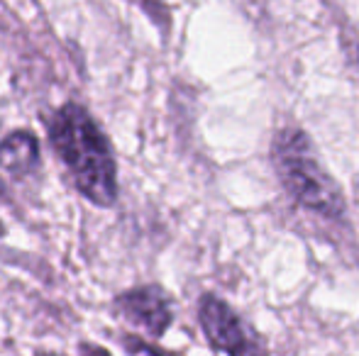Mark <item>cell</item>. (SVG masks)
<instances>
[{
	"label": "cell",
	"mask_w": 359,
	"mask_h": 356,
	"mask_svg": "<svg viewBox=\"0 0 359 356\" xmlns=\"http://www.w3.org/2000/svg\"><path fill=\"white\" fill-rule=\"evenodd\" d=\"M271 164L288 198L303 210L327 220H342L347 203L332 173L323 166L311 134L301 127L286 124L274 134Z\"/></svg>",
	"instance_id": "7a4b0ae2"
},
{
	"label": "cell",
	"mask_w": 359,
	"mask_h": 356,
	"mask_svg": "<svg viewBox=\"0 0 359 356\" xmlns=\"http://www.w3.org/2000/svg\"><path fill=\"white\" fill-rule=\"evenodd\" d=\"M350 57H352V62H355V66H357V71H359V44H352Z\"/></svg>",
	"instance_id": "ba28073f"
},
{
	"label": "cell",
	"mask_w": 359,
	"mask_h": 356,
	"mask_svg": "<svg viewBox=\"0 0 359 356\" xmlns=\"http://www.w3.org/2000/svg\"><path fill=\"white\" fill-rule=\"evenodd\" d=\"M113 313L147 337L161 339L174 322V300L156 283L135 285L115 295Z\"/></svg>",
	"instance_id": "277c9868"
},
{
	"label": "cell",
	"mask_w": 359,
	"mask_h": 356,
	"mask_svg": "<svg viewBox=\"0 0 359 356\" xmlns=\"http://www.w3.org/2000/svg\"><path fill=\"white\" fill-rule=\"evenodd\" d=\"M49 144L67 166L76 190L100 208L118 200V164L103 129L79 103H67L47 122Z\"/></svg>",
	"instance_id": "6da1fadb"
},
{
	"label": "cell",
	"mask_w": 359,
	"mask_h": 356,
	"mask_svg": "<svg viewBox=\"0 0 359 356\" xmlns=\"http://www.w3.org/2000/svg\"><path fill=\"white\" fill-rule=\"evenodd\" d=\"M79 356H113L105 347L100 344H93V342H79Z\"/></svg>",
	"instance_id": "52a82bcc"
},
{
	"label": "cell",
	"mask_w": 359,
	"mask_h": 356,
	"mask_svg": "<svg viewBox=\"0 0 359 356\" xmlns=\"http://www.w3.org/2000/svg\"><path fill=\"white\" fill-rule=\"evenodd\" d=\"M34 356H67V354H59V352H47V349H37Z\"/></svg>",
	"instance_id": "9c48e42d"
},
{
	"label": "cell",
	"mask_w": 359,
	"mask_h": 356,
	"mask_svg": "<svg viewBox=\"0 0 359 356\" xmlns=\"http://www.w3.org/2000/svg\"><path fill=\"white\" fill-rule=\"evenodd\" d=\"M123 349L128 356H179V354H171L164 352V349L154 347V344L144 342V339L135 337V334H125L123 337Z\"/></svg>",
	"instance_id": "8992f818"
},
{
	"label": "cell",
	"mask_w": 359,
	"mask_h": 356,
	"mask_svg": "<svg viewBox=\"0 0 359 356\" xmlns=\"http://www.w3.org/2000/svg\"><path fill=\"white\" fill-rule=\"evenodd\" d=\"M198 322L215 352L227 356H269L259 334L215 293L201 295Z\"/></svg>",
	"instance_id": "3957f363"
},
{
	"label": "cell",
	"mask_w": 359,
	"mask_h": 356,
	"mask_svg": "<svg viewBox=\"0 0 359 356\" xmlns=\"http://www.w3.org/2000/svg\"><path fill=\"white\" fill-rule=\"evenodd\" d=\"M39 162V139L29 129H15L0 142V166L15 178L37 173Z\"/></svg>",
	"instance_id": "5b68a950"
}]
</instances>
